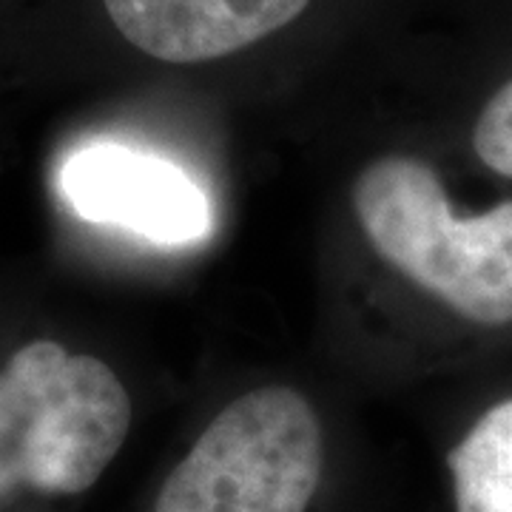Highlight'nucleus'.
<instances>
[{
	"label": "nucleus",
	"mask_w": 512,
	"mask_h": 512,
	"mask_svg": "<svg viewBox=\"0 0 512 512\" xmlns=\"http://www.w3.org/2000/svg\"><path fill=\"white\" fill-rule=\"evenodd\" d=\"M322 478L311 402L265 384L222 407L165 478L154 512H308Z\"/></svg>",
	"instance_id": "obj_3"
},
{
	"label": "nucleus",
	"mask_w": 512,
	"mask_h": 512,
	"mask_svg": "<svg viewBox=\"0 0 512 512\" xmlns=\"http://www.w3.org/2000/svg\"><path fill=\"white\" fill-rule=\"evenodd\" d=\"M60 188L83 220L114 225L160 245H191L211 234V202L177 163L120 143L74 151Z\"/></svg>",
	"instance_id": "obj_4"
},
{
	"label": "nucleus",
	"mask_w": 512,
	"mask_h": 512,
	"mask_svg": "<svg viewBox=\"0 0 512 512\" xmlns=\"http://www.w3.org/2000/svg\"><path fill=\"white\" fill-rule=\"evenodd\" d=\"M117 32L165 63L234 55L299 18L311 0H103Z\"/></svg>",
	"instance_id": "obj_5"
},
{
	"label": "nucleus",
	"mask_w": 512,
	"mask_h": 512,
	"mask_svg": "<svg viewBox=\"0 0 512 512\" xmlns=\"http://www.w3.org/2000/svg\"><path fill=\"white\" fill-rule=\"evenodd\" d=\"M353 211L376 254L421 291L467 322L512 325V200L458 217L430 165L390 154L356 177Z\"/></svg>",
	"instance_id": "obj_1"
},
{
	"label": "nucleus",
	"mask_w": 512,
	"mask_h": 512,
	"mask_svg": "<svg viewBox=\"0 0 512 512\" xmlns=\"http://www.w3.org/2000/svg\"><path fill=\"white\" fill-rule=\"evenodd\" d=\"M131 430V399L103 359L35 339L0 370V501L86 493Z\"/></svg>",
	"instance_id": "obj_2"
},
{
	"label": "nucleus",
	"mask_w": 512,
	"mask_h": 512,
	"mask_svg": "<svg viewBox=\"0 0 512 512\" xmlns=\"http://www.w3.org/2000/svg\"><path fill=\"white\" fill-rule=\"evenodd\" d=\"M473 148L493 174L512 180V80L504 83L478 114Z\"/></svg>",
	"instance_id": "obj_7"
},
{
	"label": "nucleus",
	"mask_w": 512,
	"mask_h": 512,
	"mask_svg": "<svg viewBox=\"0 0 512 512\" xmlns=\"http://www.w3.org/2000/svg\"><path fill=\"white\" fill-rule=\"evenodd\" d=\"M456 512H512V399L493 404L450 453Z\"/></svg>",
	"instance_id": "obj_6"
}]
</instances>
